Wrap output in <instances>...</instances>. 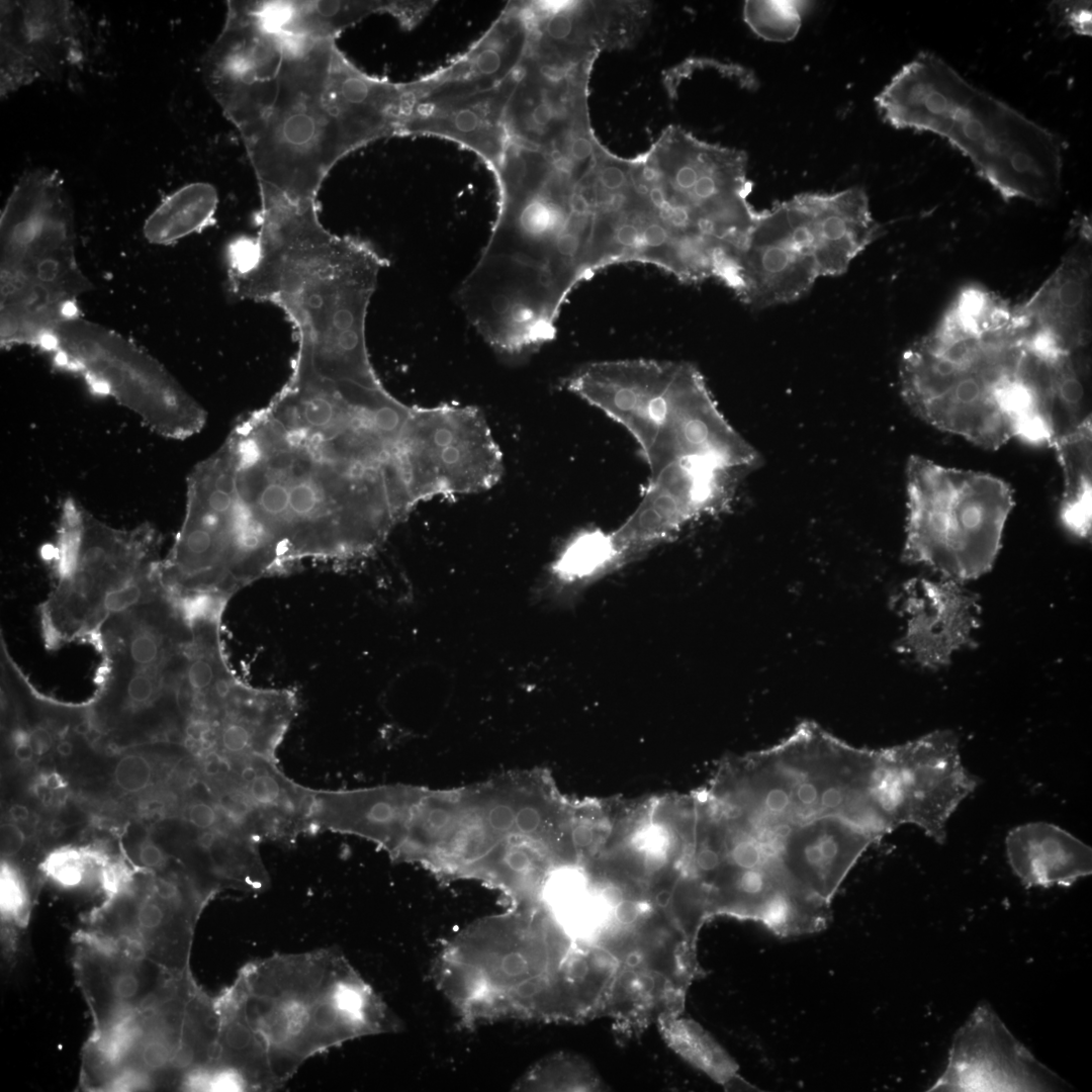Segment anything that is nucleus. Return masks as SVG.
I'll list each match as a JSON object with an SVG mask.
<instances>
[{"label": "nucleus", "instance_id": "nucleus-38", "mask_svg": "<svg viewBox=\"0 0 1092 1092\" xmlns=\"http://www.w3.org/2000/svg\"><path fill=\"white\" fill-rule=\"evenodd\" d=\"M153 767L149 759L141 754L123 755L115 764L113 779L115 785L126 793H140L151 784Z\"/></svg>", "mask_w": 1092, "mask_h": 1092}, {"label": "nucleus", "instance_id": "nucleus-10", "mask_svg": "<svg viewBox=\"0 0 1092 1092\" xmlns=\"http://www.w3.org/2000/svg\"><path fill=\"white\" fill-rule=\"evenodd\" d=\"M633 162L680 255L723 282L757 212L748 201L745 153L671 126Z\"/></svg>", "mask_w": 1092, "mask_h": 1092}, {"label": "nucleus", "instance_id": "nucleus-14", "mask_svg": "<svg viewBox=\"0 0 1092 1092\" xmlns=\"http://www.w3.org/2000/svg\"><path fill=\"white\" fill-rule=\"evenodd\" d=\"M402 452L415 507L435 496L490 489L504 472L502 453L489 426L482 413L470 405L413 406Z\"/></svg>", "mask_w": 1092, "mask_h": 1092}, {"label": "nucleus", "instance_id": "nucleus-2", "mask_svg": "<svg viewBox=\"0 0 1092 1092\" xmlns=\"http://www.w3.org/2000/svg\"><path fill=\"white\" fill-rule=\"evenodd\" d=\"M882 750L814 722L724 760L694 795L700 883L723 914L775 932L818 925L855 862L897 828Z\"/></svg>", "mask_w": 1092, "mask_h": 1092}, {"label": "nucleus", "instance_id": "nucleus-29", "mask_svg": "<svg viewBox=\"0 0 1092 1092\" xmlns=\"http://www.w3.org/2000/svg\"><path fill=\"white\" fill-rule=\"evenodd\" d=\"M268 28L291 36L336 39L347 27L374 13H387L399 23L408 1H244Z\"/></svg>", "mask_w": 1092, "mask_h": 1092}, {"label": "nucleus", "instance_id": "nucleus-44", "mask_svg": "<svg viewBox=\"0 0 1092 1092\" xmlns=\"http://www.w3.org/2000/svg\"><path fill=\"white\" fill-rule=\"evenodd\" d=\"M8 814L13 822H22L28 819L29 811L22 804H14L9 808Z\"/></svg>", "mask_w": 1092, "mask_h": 1092}, {"label": "nucleus", "instance_id": "nucleus-43", "mask_svg": "<svg viewBox=\"0 0 1092 1092\" xmlns=\"http://www.w3.org/2000/svg\"><path fill=\"white\" fill-rule=\"evenodd\" d=\"M26 732L29 742L33 748L34 754H46L53 747V733L47 726L42 724H36L30 729L26 730Z\"/></svg>", "mask_w": 1092, "mask_h": 1092}, {"label": "nucleus", "instance_id": "nucleus-42", "mask_svg": "<svg viewBox=\"0 0 1092 1092\" xmlns=\"http://www.w3.org/2000/svg\"><path fill=\"white\" fill-rule=\"evenodd\" d=\"M10 741L13 748V754L20 762H29L34 751L29 742L27 732L24 728L18 727L11 731Z\"/></svg>", "mask_w": 1092, "mask_h": 1092}, {"label": "nucleus", "instance_id": "nucleus-17", "mask_svg": "<svg viewBox=\"0 0 1092 1092\" xmlns=\"http://www.w3.org/2000/svg\"><path fill=\"white\" fill-rule=\"evenodd\" d=\"M87 23L68 0H10L0 5V95L61 79L84 60Z\"/></svg>", "mask_w": 1092, "mask_h": 1092}, {"label": "nucleus", "instance_id": "nucleus-1", "mask_svg": "<svg viewBox=\"0 0 1092 1092\" xmlns=\"http://www.w3.org/2000/svg\"><path fill=\"white\" fill-rule=\"evenodd\" d=\"M412 408L380 379L295 356L281 389L195 476L184 530L213 586L233 597L304 561L374 553L415 509L402 455Z\"/></svg>", "mask_w": 1092, "mask_h": 1092}, {"label": "nucleus", "instance_id": "nucleus-19", "mask_svg": "<svg viewBox=\"0 0 1092 1092\" xmlns=\"http://www.w3.org/2000/svg\"><path fill=\"white\" fill-rule=\"evenodd\" d=\"M47 347L86 372L97 387L142 402H159L199 424L201 413L181 387L119 333L79 314L63 322Z\"/></svg>", "mask_w": 1092, "mask_h": 1092}, {"label": "nucleus", "instance_id": "nucleus-30", "mask_svg": "<svg viewBox=\"0 0 1092 1092\" xmlns=\"http://www.w3.org/2000/svg\"><path fill=\"white\" fill-rule=\"evenodd\" d=\"M1052 447L1063 470L1064 491L1060 517L1064 526L1078 537L1091 530L1092 512V421L1058 436Z\"/></svg>", "mask_w": 1092, "mask_h": 1092}, {"label": "nucleus", "instance_id": "nucleus-35", "mask_svg": "<svg viewBox=\"0 0 1092 1092\" xmlns=\"http://www.w3.org/2000/svg\"><path fill=\"white\" fill-rule=\"evenodd\" d=\"M807 6L808 2L802 1H746L743 16L759 37L786 42L798 34Z\"/></svg>", "mask_w": 1092, "mask_h": 1092}, {"label": "nucleus", "instance_id": "nucleus-22", "mask_svg": "<svg viewBox=\"0 0 1092 1092\" xmlns=\"http://www.w3.org/2000/svg\"><path fill=\"white\" fill-rule=\"evenodd\" d=\"M75 937L73 965L77 984L92 1015V1034L108 1030L156 1002L182 976L170 974L143 956L82 931Z\"/></svg>", "mask_w": 1092, "mask_h": 1092}, {"label": "nucleus", "instance_id": "nucleus-7", "mask_svg": "<svg viewBox=\"0 0 1092 1092\" xmlns=\"http://www.w3.org/2000/svg\"><path fill=\"white\" fill-rule=\"evenodd\" d=\"M577 953L541 906H510L451 937L433 976L467 1028L503 1019L578 1022Z\"/></svg>", "mask_w": 1092, "mask_h": 1092}, {"label": "nucleus", "instance_id": "nucleus-31", "mask_svg": "<svg viewBox=\"0 0 1092 1092\" xmlns=\"http://www.w3.org/2000/svg\"><path fill=\"white\" fill-rule=\"evenodd\" d=\"M217 191L205 182L189 183L177 189L146 219L143 233L154 245H170L207 228L214 220Z\"/></svg>", "mask_w": 1092, "mask_h": 1092}, {"label": "nucleus", "instance_id": "nucleus-9", "mask_svg": "<svg viewBox=\"0 0 1092 1092\" xmlns=\"http://www.w3.org/2000/svg\"><path fill=\"white\" fill-rule=\"evenodd\" d=\"M881 233L858 186L801 193L756 212L724 284L754 308L790 303L845 273Z\"/></svg>", "mask_w": 1092, "mask_h": 1092}, {"label": "nucleus", "instance_id": "nucleus-21", "mask_svg": "<svg viewBox=\"0 0 1092 1092\" xmlns=\"http://www.w3.org/2000/svg\"><path fill=\"white\" fill-rule=\"evenodd\" d=\"M1069 1086L1038 1062L987 1004L956 1033L944 1072L929 1091H1059Z\"/></svg>", "mask_w": 1092, "mask_h": 1092}, {"label": "nucleus", "instance_id": "nucleus-12", "mask_svg": "<svg viewBox=\"0 0 1092 1092\" xmlns=\"http://www.w3.org/2000/svg\"><path fill=\"white\" fill-rule=\"evenodd\" d=\"M216 998L180 976L162 998L91 1034L83 1062L104 1091L190 1090L217 1055Z\"/></svg>", "mask_w": 1092, "mask_h": 1092}, {"label": "nucleus", "instance_id": "nucleus-32", "mask_svg": "<svg viewBox=\"0 0 1092 1092\" xmlns=\"http://www.w3.org/2000/svg\"><path fill=\"white\" fill-rule=\"evenodd\" d=\"M656 1024L670 1049L713 1081L725 1088H753L739 1076L733 1058L695 1020L667 1014Z\"/></svg>", "mask_w": 1092, "mask_h": 1092}, {"label": "nucleus", "instance_id": "nucleus-16", "mask_svg": "<svg viewBox=\"0 0 1092 1092\" xmlns=\"http://www.w3.org/2000/svg\"><path fill=\"white\" fill-rule=\"evenodd\" d=\"M112 544L83 548L41 607L44 639L58 647L74 640L92 642L103 623L159 593L161 568Z\"/></svg>", "mask_w": 1092, "mask_h": 1092}, {"label": "nucleus", "instance_id": "nucleus-6", "mask_svg": "<svg viewBox=\"0 0 1092 1092\" xmlns=\"http://www.w3.org/2000/svg\"><path fill=\"white\" fill-rule=\"evenodd\" d=\"M875 102L892 126L947 140L1006 201L1048 204L1060 193L1062 154L1056 135L970 84L931 53L904 65Z\"/></svg>", "mask_w": 1092, "mask_h": 1092}, {"label": "nucleus", "instance_id": "nucleus-40", "mask_svg": "<svg viewBox=\"0 0 1092 1092\" xmlns=\"http://www.w3.org/2000/svg\"><path fill=\"white\" fill-rule=\"evenodd\" d=\"M136 858L143 868L150 871H161L167 863L165 852L150 837L140 843Z\"/></svg>", "mask_w": 1092, "mask_h": 1092}, {"label": "nucleus", "instance_id": "nucleus-24", "mask_svg": "<svg viewBox=\"0 0 1092 1092\" xmlns=\"http://www.w3.org/2000/svg\"><path fill=\"white\" fill-rule=\"evenodd\" d=\"M529 27L528 50L562 66L590 64L593 54L630 37L634 17L627 4L522 2Z\"/></svg>", "mask_w": 1092, "mask_h": 1092}, {"label": "nucleus", "instance_id": "nucleus-18", "mask_svg": "<svg viewBox=\"0 0 1092 1092\" xmlns=\"http://www.w3.org/2000/svg\"><path fill=\"white\" fill-rule=\"evenodd\" d=\"M739 473L703 460L681 459L651 475L635 511L612 532L624 561L727 509Z\"/></svg>", "mask_w": 1092, "mask_h": 1092}, {"label": "nucleus", "instance_id": "nucleus-13", "mask_svg": "<svg viewBox=\"0 0 1092 1092\" xmlns=\"http://www.w3.org/2000/svg\"><path fill=\"white\" fill-rule=\"evenodd\" d=\"M905 561L957 581L992 567L1014 506L1004 480L912 455L906 466Z\"/></svg>", "mask_w": 1092, "mask_h": 1092}, {"label": "nucleus", "instance_id": "nucleus-3", "mask_svg": "<svg viewBox=\"0 0 1092 1092\" xmlns=\"http://www.w3.org/2000/svg\"><path fill=\"white\" fill-rule=\"evenodd\" d=\"M215 998L214 1069L240 1091L279 1089L314 1056L401 1027L336 947L251 961Z\"/></svg>", "mask_w": 1092, "mask_h": 1092}, {"label": "nucleus", "instance_id": "nucleus-34", "mask_svg": "<svg viewBox=\"0 0 1092 1092\" xmlns=\"http://www.w3.org/2000/svg\"><path fill=\"white\" fill-rule=\"evenodd\" d=\"M515 1088L524 1091H604L607 1085L583 1058L558 1053L532 1066Z\"/></svg>", "mask_w": 1092, "mask_h": 1092}, {"label": "nucleus", "instance_id": "nucleus-33", "mask_svg": "<svg viewBox=\"0 0 1092 1092\" xmlns=\"http://www.w3.org/2000/svg\"><path fill=\"white\" fill-rule=\"evenodd\" d=\"M625 564L612 532L583 530L566 542L551 565L555 578L564 583L598 577Z\"/></svg>", "mask_w": 1092, "mask_h": 1092}, {"label": "nucleus", "instance_id": "nucleus-37", "mask_svg": "<svg viewBox=\"0 0 1092 1092\" xmlns=\"http://www.w3.org/2000/svg\"><path fill=\"white\" fill-rule=\"evenodd\" d=\"M43 871L48 877L64 888H77L90 879L91 868L74 850L54 852L44 862Z\"/></svg>", "mask_w": 1092, "mask_h": 1092}, {"label": "nucleus", "instance_id": "nucleus-25", "mask_svg": "<svg viewBox=\"0 0 1092 1092\" xmlns=\"http://www.w3.org/2000/svg\"><path fill=\"white\" fill-rule=\"evenodd\" d=\"M905 592L907 627L898 645L901 652L925 667L938 668L948 664L956 651L973 645L979 599L960 581L916 579Z\"/></svg>", "mask_w": 1092, "mask_h": 1092}, {"label": "nucleus", "instance_id": "nucleus-20", "mask_svg": "<svg viewBox=\"0 0 1092 1092\" xmlns=\"http://www.w3.org/2000/svg\"><path fill=\"white\" fill-rule=\"evenodd\" d=\"M589 65L562 66L528 50L506 109L510 141L570 163L573 142L592 134L585 106Z\"/></svg>", "mask_w": 1092, "mask_h": 1092}, {"label": "nucleus", "instance_id": "nucleus-11", "mask_svg": "<svg viewBox=\"0 0 1092 1092\" xmlns=\"http://www.w3.org/2000/svg\"><path fill=\"white\" fill-rule=\"evenodd\" d=\"M531 793L527 772L453 791L406 786L391 858L421 864L443 880H476L491 888L511 852L534 839L527 820Z\"/></svg>", "mask_w": 1092, "mask_h": 1092}, {"label": "nucleus", "instance_id": "nucleus-23", "mask_svg": "<svg viewBox=\"0 0 1092 1092\" xmlns=\"http://www.w3.org/2000/svg\"><path fill=\"white\" fill-rule=\"evenodd\" d=\"M518 71L502 84L486 90L416 98L399 135L422 134L449 140L473 152L493 172L510 141L505 114Z\"/></svg>", "mask_w": 1092, "mask_h": 1092}, {"label": "nucleus", "instance_id": "nucleus-39", "mask_svg": "<svg viewBox=\"0 0 1092 1092\" xmlns=\"http://www.w3.org/2000/svg\"><path fill=\"white\" fill-rule=\"evenodd\" d=\"M1058 27L1079 35L1091 36L1092 10L1090 1H1053L1048 7Z\"/></svg>", "mask_w": 1092, "mask_h": 1092}, {"label": "nucleus", "instance_id": "nucleus-15", "mask_svg": "<svg viewBox=\"0 0 1092 1092\" xmlns=\"http://www.w3.org/2000/svg\"><path fill=\"white\" fill-rule=\"evenodd\" d=\"M208 897L189 877L157 876L143 891L133 890L128 877L81 931L183 975L190 972L195 926Z\"/></svg>", "mask_w": 1092, "mask_h": 1092}, {"label": "nucleus", "instance_id": "nucleus-28", "mask_svg": "<svg viewBox=\"0 0 1092 1092\" xmlns=\"http://www.w3.org/2000/svg\"><path fill=\"white\" fill-rule=\"evenodd\" d=\"M1008 862L1025 887L1071 886L1091 875V847L1046 822L1012 828L1006 836Z\"/></svg>", "mask_w": 1092, "mask_h": 1092}, {"label": "nucleus", "instance_id": "nucleus-4", "mask_svg": "<svg viewBox=\"0 0 1092 1092\" xmlns=\"http://www.w3.org/2000/svg\"><path fill=\"white\" fill-rule=\"evenodd\" d=\"M899 380L916 417L982 448L996 450L1014 437L1050 446L1055 438L1045 368L1015 309L986 315L949 308L903 352Z\"/></svg>", "mask_w": 1092, "mask_h": 1092}, {"label": "nucleus", "instance_id": "nucleus-41", "mask_svg": "<svg viewBox=\"0 0 1092 1092\" xmlns=\"http://www.w3.org/2000/svg\"><path fill=\"white\" fill-rule=\"evenodd\" d=\"M0 835L1 853L4 857L14 856L24 844V833L15 822L2 824Z\"/></svg>", "mask_w": 1092, "mask_h": 1092}, {"label": "nucleus", "instance_id": "nucleus-36", "mask_svg": "<svg viewBox=\"0 0 1092 1092\" xmlns=\"http://www.w3.org/2000/svg\"><path fill=\"white\" fill-rule=\"evenodd\" d=\"M1 913L5 922L23 927L29 916V895L20 873L7 862L1 864Z\"/></svg>", "mask_w": 1092, "mask_h": 1092}, {"label": "nucleus", "instance_id": "nucleus-45", "mask_svg": "<svg viewBox=\"0 0 1092 1092\" xmlns=\"http://www.w3.org/2000/svg\"><path fill=\"white\" fill-rule=\"evenodd\" d=\"M42 787L47 790L56 791L64 788V783L60 777L56 775H50L43 779Z\"/></svg>", "mask_w": 1092, "mask_h": 1092}, {"label": "nucleus", "instance_id": "nucleus-46", "mask_svg": "<svg viewBox=\"0 0 1092 1092\" xmlns=\"http://www.w3.org/2000/svg\"><path fill=\"white\" fill-rule=\"evenodd\" d=\"M74 745L70 740L62 739L56 745V751L62 757H68L73 753Z\"/></svg>", "mask_w": 1092, "mask_h": 1092}, {"label": "nucleus", "instance_id": "nucleus-5", "mask_svg": "<svg viewBox=\"0 0 1092 1092\" xmlns=\"http://www.w3.org/2000/svg\"><path fill=\"white\" fill-rule=\"evenodd\" d=\"M282 36L272 97L240 133L258 184L291 198H317L335 165L379 139L399 134L407 83L357 68L335 39Z\"/></svg>", "mask_w": 1092, "mask_h": 1092}, {"label": "nucleus", "instance_id": "nucleus-27", "mask_svg": "<svg viewBox=\"0 0 1092 1092\" xmlns=\"http://www.w3.org/2000/svg\"><path fill=\"white\" fill-rule=\"evenodd\" d=\"M1080 240L1033 296L1017 308L1028 324L1068 352H1080L1090 338V224L1081 222Z\"/></svg>", "mask_w": 1092, "mask_h": 1092}, {"label": "nucleus", "instance_id": "nucleus-8", "mask_svg": "<svg viewBox=\"0 0 1092 1092\" xmlns=\"http://www.w3.org/2000/svg\"><path fill=\"white\" fill-rule=\"evenodd\" d=\"M91 288L62 178L44 168L24 173L0 215L1 343L46 346Z\"/></svg>", "mask_w": 1092, "mask_h": 1092}, {"label": "nucleus", "instance_id": "nucleus-26", "mask_svg": "<svg viewBox=\"0 0 1092 1092\" xmlns=\"http://www.w3.org/2000/svg\"><path fill=\"white\" fill-rule=\"evenodd\" d=\"M528 43L529 27L522 2H510L468 51L444 68L414 81L417 98L495 87L518 71Z\"/></svg>", "mask_w": 1092, "mask_h": 1092}]
</instances>
